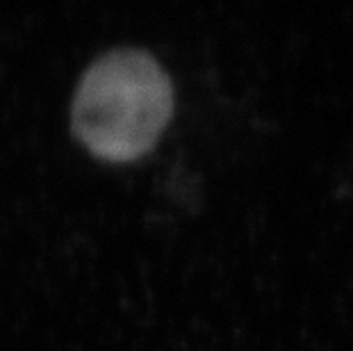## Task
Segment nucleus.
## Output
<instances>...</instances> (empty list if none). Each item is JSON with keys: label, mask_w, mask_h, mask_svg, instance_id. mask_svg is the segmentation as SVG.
Segmentation results:
<instances>
[{"label": "nucleus", "mask_w": 353, "mask_h": 351, "mask_svg": "<svg viewBox=\"0 0 353 351\" xmlns=\"http://www.w3.org/2000/svg\"><path fill=\"white\" fill-rule=\"evenodd\" d=\"M174 112L169 73L141 48H114L89 64L76 87L71 128L110 162L148 153Z\"/></svg>", "instance_id": "1"}]
</instances>
